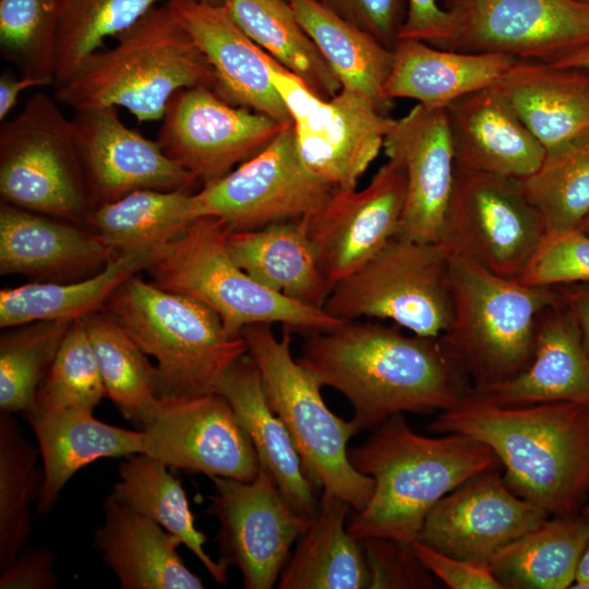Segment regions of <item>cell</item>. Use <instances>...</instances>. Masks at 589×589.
<instances>
[{
	"label": "cell",
	"instance_id": "obj_1",
	"mask_svg": "<svg viewBox=\"0 0 589 589\" xmlns=\"http://www.w3.org/2000/svg\"><path fill=\"white\" fill-rule=\"evenodd\" d=\"M297 360L349 400L359 433L396 413L442 412L470 390L438 338L405 334L395 324L345 321L305 336Z\"/></svg>",
	"mask_w": 589,
	"mask_h": 589
},
{
	"label": "cell",
	"instance_id": "obj_2",
	"mask_svg": "<svg viewBox=\"0 0 589 589\" xmlns=\"http://www.w3.org/2000/svg\"><path fill=\"white\" fill-rule=\"evenodd\" d=\"M426 429L488 445L509 489L550 515L575 514L589 491V404L498 406L466 395Z\"/></svg>",
	"mask_w": 589,
	"mask_h": 589
},
{
	"label": "cell",
	"instance_id": "obj_3",
	"mask_svg": "<svg viewBox=\"0 0 589 589\" xmlns=\"http://www.w3.org/2000/svg\"><path fill=\"white\" fill-rule=\"evenodd\" d=\"M348 456L374 480L366 506L349 517L348 532L358 541L384 538L406 544L418 540L426 515L445 495L500 465L482 442L460 433L420 435L402 413L384 420Z\"/></svg>",
	"mask_w": 589,
	"mask_h": 589
},
{
	"label": "cell",
	"instance_id": "obj_4",
	"mask_svg": "<svg viewBox=\"0 0 589 589\" xmlns=\"http://www.w3.org/2000/svg\"><path fill=\"white\" fill-rule=\"evenodd\" d=\"M109 49L89 55L55 86L60 105L82 111L122 107L139 122L161 120L171 98L192 87H215L206 57L171 2L148 11Z\"/></svg>",
	"mask_w": 589,
	"mask_h": 589
},
{
	"label": "cell",
	"instance_id": "obj_5",
	"mask_svg": "<svg viewBox=\"0 0 589 589\" xmlns=\"http://www.w3.org/2000/svg\"><path fill=\"white\" fill-rule=\"evenodd\" d=\"M448 255L453 317L440 341L470 390L516 376L532 359L540 317L560 301L557 289L525 285Z\"/></svg>",
	"mask_w": 589,
	"mask_h": 589
},
{
	"label": "cell",
	"instance_id": "obj_6",
	"mask_svg": "<svg viewBox=\"0 0 589 589\" xmlns=\"http://www.w3.org/2000/svg\"><path fill=\"white\" fill-rule=\"evenodd\" d=\"M103 310L156 359L159 399L214 392L248 352L242 334H230L208 306L135 275L116 289Z\"/></svg>",
	"mask_w": 589,
	"mask_h": 589
},
{
	"label": "cell",
	"instance_id": "obj_7",
	"mask_svg": "<svg viewBox=\"0 0 589 589\" xmlns=\"http://www.w3.org/2000/svg\"><path fill=\"white\" fill-rule=\"evenodd\" d=\"M228 231L220 219L204 216L159 243L146 268L153 284L205 304L233 335H241L252 324H281L291 333L308 336L345 322L253 279L231 257Z\"/></svg>",
	"mask_w": 589,
	"mask_h": 589
},
{
	"label": "cell",
	"instance_id": "obj_8",
	"mask_svg": "<svg viewBox=\"0 0 589 589\" xmlns=\"http://www.w3.org/2000/svg\"><path fill=\"white\" fill-rule=\"evenodd\" d=\"M241 333L260 371L266 399L289 431L314 488L341 497L354 512L363 509L374 480L358 471L348 456V442L359 433L356 423L326 406L320 381L291 354L289 329L284 328L278 337L271 324H252Z\"/></svg>",
	"mask_w": 589,
	"mask_h": 589
},
{
	"label": "cell",
	"instance_id": "obj_9",
	"mask_svg": "<svg viewBox=\"0 0 589 589\" xmlns=\"http://www.w3.org/2000/svg\"><path fill=\"white\" fill-rule=\"evenodd\" d=\"M324 310L340 321L388 320L438 338L453 317L449 255L438 242L395 236L332 289Z\"/></svg>",
	"mask_w": 589,
	"mask_h": 589
},
{
	"label": "cell",
	"instance_id": "obj_10",
	"mask_svg": "<svg viewBox=\"0 0 589 589\" xmlns=\"http://www.w3.org/2000/svg\"><path fill=\"white\" fill-rule=\"evenodd\" d=\"M55 96L27 98L0 129L2 203L69 220L85 219L92 202L72 120Z\"/></svg>",
	"mask_w": 589,
	"mask_h": 589
},
{
	"label": "cell",
	"instance_id": "obj_11",
	"mask_svg": "<svg viewBox=\"0 0 589 589\" xmlns=\"http://www.w3.org/2000/svg\"><path fill=\"white\" fill-rule=\"evenodd\" d=\"M272 82L292 120L306 169L335 190H353L383 148L394 119L370 100L340 89L325 99L265 52Z\"/></svg>",
	"mask_w": 589,
	"mask_h": 589
},
{
	"label": "cell",
	"instance_id": "obj_12",
	"mask_svg": "<svg viewBox=\"0 0 589 589\" xmlns=\"http://www.w3.org/2000/svg\"><path fill=\"white\" fill-rule=\"evenodd\" d=\"M546 235L519 179L456 167L440 242L507 278H518Z\"/></svg>",
	"mask_w": 589,
	"mask_h": 589
},
{
	"label": "cell",
	"instance_id": "obj_13",
	"mask_svg": "<svg viewBox=\"0 0 589 589\" xmlns=\"http://www.w3.org/2000/svg\"><path fill=\"white\" fill-rule=\"evenodd\" d=\"M335 189L303 165L292 123L259 153L191 194L195 218L211 216L230 230H253L314 214Z\"/></svg>",
	"mask_w": 589,
	"mask_h": 589
},
{
	"label": "cell",
	"instance_id": "obj_14",
	"mask_svg": "<svg viewBox=\"0 0 589 589\" xmlns=\"http://www.w3.org/2000/svg\"><path fill=\"white\" fill-rule=\"evenodd\" d=\"M215 489L206 514L219 529V561L239 569L247 589H271L279 580L293 542L311 519L296 510L273 473L260 462L251 481L211 478Z\"/></svg>",
	"mask_w": 589,
	"mask_h": 589
},
{
	"label": "cell",
	"instance_id": "obj_15",
	"mask_svg": "<svg viewBox=\"0 0 589 589\" xmlns=\"http://www.w3.org/2000/svg\"><path fill=\"white\" fill-rule=\"evenodd\" d=\"M444 9L445 49L550 63L589 43V7L576 0H445Z\"/></svg>",
	"mask_w": 589,
	"mask_h": 589
},
{
	"label": "cell",
	"instance_id": "obj_16",
	"mask_svg": "<svg viewBox=\"0 0 589 589\" xmlns=\"http://www.w3.org/2000/svg\"><path fill=\"white\" fill-rule=\"evenodd\" d=\"M161 120L157 142L203 184L254 156L287 125L231 105L208 87L178 92Z\"/></svg>",
	"mask_w": 589,
	"mask_h": 589
},
{
	"label": "cell",
	"instance_id": "obj_17",
	"mask_svg": "<svg viewBox=\"0 0 589 589\" xmlns=\"http://www.w3.org/2000/svg\"><path fill=\"white\" fill-rule=\"evenodd\" d=\"M142 428L144 454L191 473L253 480L256 450L228 400L216 392L160 399Z\"/></svg>",
	"mask_w": 589,
	"mask_h": 589
},
{
	"label": "cell",
	"instance_id": "obj_18",
	"mask_svg": "<svg viewBox=\"0 0 589 589\" xmlns=\"http://www.w3.org/2000/svg\"><path fill=\"white\" fill-rule=\"evenodd\" d=\"M404 166L388 158L361 190H334L302 218L329 290L374 257L397 233L406 197Z\"/></svg>",
	"mask_w": 589,
	"mask_h": 589
},
{
	"label": "cell",
	"instance_id": "obj_19",
	"mask_svg": "<svg viewBox=\"0 0 589 589\" xmlns=\"http://www.w3.org/2000/svg\"><path fill=\"white\" fill-rule=\"evenodd\" d=\"M549 516L512 491L492 469L468 479L437 502L418 540L449 556L489 564L500 550Z\"/></svg>",
	"mask_w": 589,
	"mask_h": 589
},
{
	"label": "cell",
	"instance_id": "obj_20",
	"mask_svg": "<svg viewBox=\"0 0 589 589\" xmlns=\"http://www.w3.org/2000/svg\"><path fill=\"white\" fill-rule=\"evenodd\" d=\"M71 120L94 207L136 190H189L197 181L157 141L127 127L117 107L75 111Z\"/></svg>",
	"mask_w": 589,
	"mask_h": 589
},
{
	"label": "cell",
	"instance_id": "obj_21",
	"mask_svg": "<svg viewBox=\"0 0 589 589\" xmlns=\"http://www.w3.org/2000/svg\"><path fill=\"white\" fill-rule=\"evenodd\" d=\"M383 148L406 172V197L396 236L440 242L456 171L446 108L417 104L394 119Z\"/></svg>",
	"mask_w": 589,
	"mask_h": 589
},
{
	"label": "cell",
	"instance_id": "obj_22",
	"mask_svg": "<svg viewBox=\"0 0 589 589\" xmlns=\"http://www.w3.org/2000/svg\"><path fill=\"white\" fill-rule=\"evenodd\" d=\"M182 24L215 74L214 92L225 101L292 123L267 68L265 51L235 22L227 8L197 0L171 1Z\"/></svg>",
	"mask_w": 589,
	"mask_h": 589
},
{
	"label": "cell",
	"instance_id": "obj_23",
	"mask_svg": "<svg viewBox=\"0 0 589 589\" xmlns=\"http://www.w3.org/2000/svg\"><path fill=\"white\" fill-rule=\"evenodd\" d=\"M446 110L457 168L520 180L542 164L545 148L493 86Z\"/></svg>",
	"mask_w": 589,
	"mask_h": 589
},
{
	"label": "cell",
	"instance_id": "obj_24",
	"mask_svg": "<svg viewBox=\"0 0 589 589\" xmlns=\"http://www.w3.org/2000/svg\"><path fill=\"white\" fill-rule=\"evenodd\" d=\"M119 252L99 235L5 203L0 207V274L61 283L103 269Z\"/></svg>",
	"mask_w": 589,
	"mask_h": 589
},
{
	"label": "cell",
	"instance_id": "obj_25",
	"mask_svg": "<svg viewBox=\"0 0 589 589\" xmlns=\"http://www.w3.org/2000/svg\"><path fill=\"white\" fill-rule=\"evenodd\" d=\"M467 395L498 406L589 404V354L561 298L540 317L529 365L505 382Z\"/></svg>",
	"mask_w": 589,
	"mask_h": 589
},
{
	"label": "cell",
	"instance_id": "obj_26",
	"mask_svg": "<svg viewBox=\"0 0 589 589\" xmlns=\"http://www.w3.org/2000/svg\"><path fill=\"white\" fill-rule=\"evenodd\" d=\"M94 545L122 589L204 588L178 553L180 541L111 495L104 502V522L95 531Z\"/></svg>",
	"mask_w": 589,
	"mask_h": 589
},
{
	"label": "cell",
	"instance_id": "obj_27",
	"mask_svg": "<svg viewBox=\"0 0 589 589\" xmlns=\"http://www.w3.org/2000/svg\"><path fill=\"white\" fill-rule=\"evenodd\" d=\"M24 418L35 434L43 460L44 484L36 504L41 516L52 509L65 484L85 466L100 458H125L144 450L142 430L105 423L93 411L33 410Z\"/></svg>",
	"mask_w": 589,
	"mask_h": 589
},
{
	"label": "cell",
	"instance_id": "obj_28",
	"mask_svg": "<svg viewBox=\"0 0 589 589\" xmlns=\"http://www.w3.org/2000/svg\"><path fill=\"white\" fill-rule=\"evenodd\" d=\"M545 148L589 133V70L517 61L493 85Z\"/></svg>",
	"mask_w": 589,
	"mask_h": 589
},
{
	"label": "cell",
	"instance_id": "obj_29",
	"mask_svg": "<svg viewBox=\"0 0 589 589\" xmlns=\"http://www.w3.org/2000/svg\"><path fill=\"white\" fill-rule=\"evenodd\" d=\"M383 97L414 99L446 108L473 92L492 87L518 60L500 53H471L432 46L418 39H397Z\"/></svg>",
	"mask_w": 589,
	"mask_h": 589
},
{
	"label": "cell",
	"instance_id": "obj_30",
	"mask_svg": "<svg viewBox=\"0 0 589 589\" xmlns=\"http://www.w3.org/2000/svg\"><path fill=\"white\" fill-rule=\"evenodd\" d=\"M214 392L228 400L260 462L273 473L290 505L312 519L318 503L314 497L315 488L304 471L289 431L271 408L260 371L248 352L224 374Z\"/></svg>",
	"mask_w": 589,
	"mask_h": 589
},
{
	"label": "cell",
	"instance_id": "obj_31",
	"mask_svg": "<svg viewBox=\"0 0 589 589\" xmlns=\"http://www.w3.org/2000/svg\"><path fill=\"white\" fill-rule=\"evenodd\" d=\"M227 248L233 261L261 285L324 309L329 290L302 218L253 230L229 229Z\"/></svg>",
	"mask_w": 589,
	"mask_h": 589
},
{
	"label": "cell",
	"instance_id": "obj_32",
	"mask_svg": "<svg viewBox=\"0 0 589 589\" xmlns=\"http://www.w3.org/2000/svg\"><path fill=\"white\" fill-rule=\"evenodd\" d=\"M350 509L345 500L323 490L315 515L280 574L278 588H369L362 544L350 536L346 525Z\"/></svg>",
	"mask_w": 589,
	"mask_h": 589
},
{
	"label": "cell",
	"instance_id": "obj_33",
	"mask_svg": "<svg viewBox=\"0 0 589 589\" xmlns=\"http://www.w3.org/2000/svg\"><path fill=\"white\" fill-rule=\"evenodd\" d=\"M158 244L120 252L98 273L76 281H34L2 289L0 326L11 328L45 320L73 321L103 310L123 281L147 268Z\"/></svg>",
	"mask_w": 589,
	"mask_h": 589
},
{
	"label": "cell",
	"instance_id": "obj_34",
	"mask_svg": "<svg viewBox=\"0 0 589 589\" xmlns=\"http://www.w3.org/2000/svg\"><path fill=\"white\" fill-rule=\"evenodd\" d=\"M300 24L337 75L341 88L370 100L387 113L383 97L394 51L369 33L344 20L320 0H287Z\"/></svg>",
	"mask_w": 589,
	"mask_h": 589
},
{
	"label": "cell",
	"instance_id": "obj_35",
	"mask_svg": "<svg viewBox=\"0 0 589 589\" xmlns=\"http://www.w3.org/2000/svg\"><path fill=\"white\" fill-rule=\"evenodd\" d=\"M589 542V517L555 516L500 550L489 566L510 589H565Z\"/></svg>",
	"mask_w": 589,
	"mask_h": 589
},
{
	"label": "cell",
	"instance_id": "obj_36",
	"mask_svg": "<svg viewBox=\"0 0 589 589\" xmlns=\"http://www.w3.org/2000/svg\"><path fill=\"white\" fill-rule=\"evenodd\" d=\"M110 495L176 537L202 563L215 582L227 584V569L206 552V536L195 526L187 493L169 467L147 454H134L118 466Z\"/></svg>",
	"mask_w": 589,
	"mask_h": 589
},
{
	"label": "cell",
	"instance_id": "obj_37",
	"mask_svg": "<svg viewBox=\"0 0 589 589\" xmlns=\"http://www.w3.org/2000/svg\"><path fill=\"white\" fill-rule=\"evenodd\" d=\"M240 28L267 55L329 99L341 84L287 0H225Z\"/></svg>",
	"mask_w": 589,
	"mask_h": 589
},
{
	"label": "cell",
	"instance_id": "obj_38",
	"mask_svg": "<svg viewBox=\"0 0 589 589\" xmlns=\"http://www.w3.org/2000/svg\"><path fill=\"white\" fill-rule=\"evenodd\" d=\"M94 349L107 397L123 418L144 428L160 405L156 366L104 310L82 317Z\"/></svg>",
	"mask_w": 589,
	"mask_h": 589
},
{
	"label": "cell",
	"instance_id": "obj_39",
	"mask_svg": "<svg viewBox=\"0 0 589 589\" xmlns=\"http://www.w3.org/2000/svg\"><path fill=\"white\" fill-rule=\"evenodd\" d=\"M191 194L184 189L136 190L91 208L85 220L119 253L158 244L196 219Z\"/></svg>",
	"mask_w": 589,
	"mask_h": 589
},
{
	"label": "cell",
	"instance_id": "obj_40",
	"mask_svg": "<svg viewBox=\"0 0 589 589\" xmlns=\"http://www.w3.org/2000/svg\"><path fill=\"white\" fill-rule=\"evenodd\" d=\"M39 456L13 413L0 412V569L26 546L33 532L31 509L44 484Z\"/></svg>",
	"mask_w": 589,
	"mask_h": 589
},
{
	"label": "cell",
	"instance_id": "obj_41",
	"mask_svg": "<svg viewBox=\"0 0 589 589\" xmlns=\"http://www.w3.org/2000/svg\"><path fill=\"white\" fill-rule=\"evenodd\" d=\"M520 182L546 233L578 229L589 216V133L548 151Z\"/></svg>",
	"mask_w": 589,
	"mask_h": 589
},
{
	"label": "cell",
	"instance_id": "obj_42",
	"mask_svg": "<svg viewBox=\"0 0 589 589\" xmlns=\"http://www.w3.org/2000/svg\"><path fill=\"white\" fill-rule=\"evenodd\" d=\"M181 0H60L53 86L61 84L106 38H117L155 7Z\"/></svg>",
	"mask_w": 589,
	"mask_h": 589
},
{
	"label": "cell",
	"instance_id": "obj_43",
	"mask_svg": "<svg viewBox=\"0 0 589 589\" xmlns=\"http://www.w3.org/2000/svg\"><path fill=\"white\" fill-rule=\"evenodd\" d=\"M72 321L45 320L11 327L0 339V412H31Z\"/></svg>",
	"mask_w": 589,
	"mask_h": 589
},
{
	"label": "cell",
	"instance_id": "obj_44",
	"mask_svg": "<svg viewBox=\"0 0 589 589\" xmlns=\"http://www.w3.org/2000/svg\"><path fill=\"white\" fill-rule=\"evenodd\" d=\"M60 0H0V47L20 75L55 83Z\"/></svg>",
	"mask_w": 589,
	"mask_h": 589
},
{
	"label": "cell",
	"instance_id": "obj_45",
	"mask_svg": "<svg viewBox=\"0 0 589 589\" xmlns=\"http://www.w3.org/2000/svg\"><path fill=\"white\" fill-rule=\"evenodd\" d=\"M104 397L107 394L86 327L82 318L73 320L37 390L33 410L94 411Z\"/></svg>",
	"mask_w": 589,
	"mask_h": 589
},
{
	"label": "cell",
	"instance_id": "obj_46",
	"mask_svg": "<svg viewBox=\"0 0 589 589\" xmlns=\"http://www.w3.org/2000/svg\"><path fill=\"white\" fill-rule=\"evenodd\" d=\"M517 279L540 287L589 283V235L578 229L546 233Z\"/></svg>",
	"mask_w": 589,
	"mask_h": 589
},
{
	"label": "cell",
	"instance_id": "obj_47",
	"mask_svg": "<svg viewBox=\"0 0 589 589\" xmlns=\"http://www.w3.org/2000/svg\"><path fill=\"white\" fill-rule=\"evenodd\" d=\"M364 551L371 589L434 588L431 572L409 544L384 538L360 541Z\"/></svg>",
	"mask_w": 589,
	"mask_h": 589
},
{
	"label": "cell",
	"instance_id": "obj_48",
	"mask_svg": "<svg viewBox=\"0 0 589 589\" xmlns=\"http://www.w3.org/2000/svg\"><path fill=\"white\" fill-rule=\"evenodd\" d=\"M320 1L344 20L392 49L406 16L404 0Z\"/></svg>",
	"mask_w": 589,
	"mask_h": 589
},
{
	"label": "cell",
	"instance_id": "obj_49",
	"mask_svg": "<svg viewBox=\"0 0 589 589\" xmlns=\"http://www.w3.org/2000/svg\"><path fill=\"white\" fill-rule=\"evenodd\" d=\"M409 545L431 574L450 589H504L489 564H476L449 556L420 540Z\"/></svg>",
	"mask_w": 589,
	"mask_h": 589
},
{
	"label": "cell",
	"instance_id": "obj_50",
	"mask_svg": "<svg viewBox=\"0 0 589 589\" xmlns=\"http://www.w3.org/2000/svg\"><path fill=\"white\" fill-rule=\"evenodd\" d=\"M58 577L55 558L45 546H25L0 569V589H55Z\"/></svg>",
	"mask_w": 589,
	"mask_h": 589
},
{
	"label": "cell",
	"instance_id": "obj_51",
	"mask_svg": "<svg viewBox=\"0 0 589 589\" xmlns=\"http://www.w3.org/2000/svg\"><path fill=\"white\" fill-rule=\"evenodd\" d=\"M449 14L436 0H408L397 39L410 38L442 47L450 37Z\"/></svg>",
	"mask_w": 589,
	"mask_h": 589
},
{
	"label": "cell",
	"instance_id": "obj_52",
	"mask_svg": "<svg viewBox=\"0 0 589 589\" xmlns=\"http://www.w3.org/2000/svg\"><path fill=\"white\" fill-rule=\"evenodd\" d=\"M563 305L575 321L589 354V283L555 287Z\"/></svg>",
	"mask_w": 589,
	"mask_h": 589
},
{
	"label": "cell",
	"instance_id": "obj_53",
	"mask_svg": "<svg viewBox=\"0 0 589 589\" xmlns=\"http://www.w3.org/2000/svg\"><path fill=\"white\" fill-rule=\"evenodd\" d=\"M38 86H44L38 80L22 75L15 77L9 73H2L0 77V120L3 121L8 117L23 91Z\"/></svg>",
	"mask_w": 589,
	"mask_h": 589
},
{
	"label": "cell",
	"instance_id": "obj_54",
	"mask_svg": "<svg viewBox=\"0 0 589 589\" xmlns=\"http://www.w3.org/2000/svg\"><path fill=\"white\" fill-rule=\"evenodd\" d=\"M562 68H580L589 70V43L581 45L548 63Z\"/></svg>",
	"mask_w": 589,
	"mask_h": 589
},
{
	"label": "cell",
	"instance_id": "obj_55",
	"mask_svg": "<svg viewBox=\"0 0 589 589\" xmlns=\"http://www.w3.org/2000/svg\"><path fill=\"white\" fill-rule=\"evenodd\" d=\"M570 588L589 589V542L581 555L576 578Z\"/></svg>",
	"mask_w": 589,
	"mask_h": 589
},
{
	"label": "cell",
	"instance_id": "obj_56",
	"mask_svg": "<svg viewBox=\"0 0 589 589\" xmlns=\"http://www.w3.org/2000/svg\"><path fill=\"white\" fill-rule=\"evenodd\" d=\"M578 230L589 235V216L581 223Z\"/></svg>",
	"mask_w": 589,
	"mask_h": 589
},
{
	"label": "cell",
	"instance_id": "obj_57",
	"mask_svg": "<svg viewBox=\"0 0 589 589\" xmlns=\"http://www.w3.org/2000/svg\"><path fill=\"white\" fill-rule=\"evenodd\" d=\"M204 4L209 5H223L225 0H197Z\"/></svg>",
	"mask_w": 589,
	"mask_h": 589
},
{
	"label": "cell",
	"instance_id": "obj_58",
	"mask_svg": "<svg viewBox=\"0 0 589 589\" xmlns=\"http://www.w3.org/2000/svg\"><path fill=\"white\" fill-rule=\"evenodd\" d=\"M581 514L589 517V504H587L585 507H582Z\"/></svg>",
	"mask_w": 589,
	"mask_h": 589
},
{
	"label": "cell",
	"instance_id": "obj_59",
	"mask_svg": "<svg viewBox=\"0 0 589 589\" xmlns=\"http://www.w3.org/2000/svg\"><path fill=\"white\" fill-rule=\"evenodd\" d=\"M576 1H578L580 3H584V4L589 7V0H576Z\"/></svg>",
	"mask_w": 589,
	"mask_h": 589
}]
</instances>
